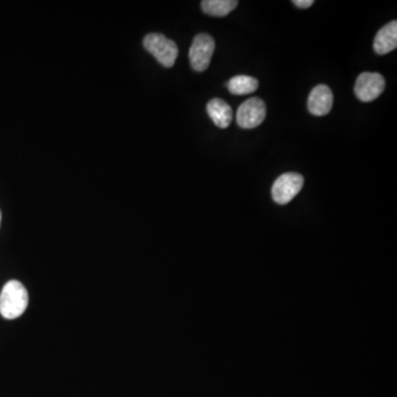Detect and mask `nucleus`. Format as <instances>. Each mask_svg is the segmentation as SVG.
Segmentation results:
<instances>
[{"mask_svg": "<svg viewBox=\"0 0 397 397\" xmlns=\"http://www.w3.org/2000/svg\"><path fill=\"white\" fill-rule=\"evenodd\" d=\"M29 303L27 289L20 281H10L0 293V315L6 319H16L26 311Z\"/></svg>", "mask_w": 397, "mask_h": 397, "instance_id": "1", "label": "nucleus"}, {"mask_svg": "<svg viewBox=\"0 0 397 397\" xmlns=\"http://www.w3.org/2000/svg\"><path fill=\"white\" fill-rule=\"evenodd\" d=\"M333 105V94L327 85H317L308 97V109L315 116L329 114Z\"/></svg>", "mask_w": 397, "mask_h": 397, "instance_id": "7", "label": "nucleus"}, {"mask_svg": "<svg viewBox=\"0 0 397 397\" xmlns=\"http://www.w3.org/2000/svg\"><path fill=\"white\" fill-rule=\"evenodd\" d=\"M386 89V80L380 73L364 72L356 79L354 93L362 102H372Z\"/></svg>", "mask_w": 397, "mask_h": 397, "instance_id": "6", "label": "nucleus"}, {"mask_svg": "<svg viewBox=\"0 0 397 397\" xmlns=\"http://www.w3.org/2000/svg\"><path fill=\"white\" fill-rule=\"evenodd\" d=\"M228 91L234 95H246L258 89V81L252 76H236L226 83Z\"/></svg>", "mask_w": 397, "mask_h": 397, "instance_id": "11", "label": "nucleus"}, {"mask_svg": "<svg viewBox=\"0 0 397 397\" xmlns=\"http://www.w3.org/2000/svg\"><path fill=\"white\" fill-rule=\"evenodd\" d=\"M397 46V22L392 21L386 24L374 39V51L376 54L383 56V54H388L395 50Z\"/></svg>", "mask_w": 397, "mask_h": 397, "instance_id": "8", "label": "nucleus"}, {"mask_svg": "<svg viewBox=\"0 0 397 397\" xmlns=\"http://www.w3.org/2000/svg\"><path fill=\"white\" fill-rule=\"evenodd\" d=\"M144 46L165 68H171L178 58L177 44L161 34H149L144 39Z\"/></svg>", "mask_w": 397, "mask_h": 397, "instance_id": "2", "label": "nucleus"}, {"mask_svg": "<svg viewBox=\"0 0 397 397\" xmlns=\"http://www.w3.org/2000/svg\"><path fill=\"white\" fill-rule=\"evenodd\" d=\"M208 116L218 129H228L232 123L233 111L230 105L221 99H211L206 105Z\"/></svg>", "mask_w": 397, "mask_h": 397, "instance_id": "9", "label": "nucleus"}, {"mask_svg": "<svg viewBox=\"0 0 397 397\" xmlns=\"http://www.w3.org/2000/svg\"><path fill=\"white\" fill-rule=\"evenodd\" d=\"M216 42L210 34H200L196 36L189 51L190 64L196 72H203L210 66L214 54Z\"/></svg>", "mask_w": 397, "mask_h": 397, "instance_id": "3", "label": "nucleus"}, {"mask_svg": "<svg viewBox=\"0 0 397 397\" xmlns=\"http://www.w3.org/2000/svg\"><path fill=\"white\" fill-rule=\"evenodd\" d=\"M303 177L296 172L281 175L273 184L271 196L278 204H287L303 189Z\"/></svg>", "mask_w": 397, "mask_h": 397, "instance_id": "4", "label": "nucleus"}, {"mask_svg": "<svg viewBox=\"0 0 397 397\" xmlns=\"http://www.w3.org/2000/svg\"><path fill=\"white\" fill-rule=\"evenodd\" d=\"M236 0H203L201 8L204 14L213 17H224L236 8Z\"/></svg>", "mask_w": 397, "mask_h": 397, "instance_id": "10", "label": "nucleus"}, {"mask_svg": "<svg viewBox=\"0 0 397 397\" xmlns=\"http://www.w3.org/2000/svg\"><path fill=\"white\" fill-rule=\"evenodd\" d=\"M0 224H1V211H0Z\"/></svg>", "mask_w": 397, "mask_h": 397, "instance_id": "13", "label": "nucleus"}, {"mask_svg": "<svg viewBox=\"0 0 397 397\" xmlns=\"http://www.w3.org/2000/svg\"><path fill=\"white\" fill-rule=\"evenodd\" d=\"M266 117V105L258 97L247 99L238 107L236 121L241 129H252L259 126Z\"/></svg>", "mask_w": 397, "mask_h": 397, "instance_id": "5", "label": "nucleus"}, {"mask_svg": "<svg viewBox=\"0 0 397 397\" xmlns=\"http://www.w3.org/2000/svg\"><path fill=\"white\" fill-rule=\"evenodd\" d=\"M293 5L296 6V7L303 8V9H305V8L311 7V6L313 5V0H295V1H293Z\"/></svg>", "mask_w": 397, "mask_h": 397, "instance_id": "12", "label": "nucleus"}]
</instances>
